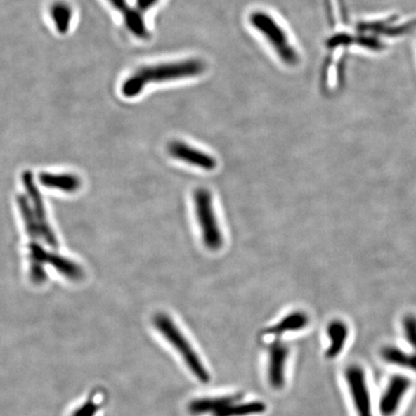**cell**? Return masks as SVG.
<instances>
[{
	"instance_id": "10",
	"label": "cell",
	"mask_w": 416,
	"mask_h": 416,
	"mask_svg": "<svg viewBox=\"0 0 416 416\" xmlns=\"http://www.w3.org/2000/svg\"><path fill=\"white\" fill-rule=\"evenodd\" d=\"M287 346L280 340H275L269 346V365L268 379L274 389H282L285 386V372L288 358Z\"/></svg>"
},
{
	"instance_id": "16",
	"label": "cell",
	"mask_w": 416,
	"mask_h": 416,
	"mask_svg": "<svg viewBox=\"0 0 416 416\" xmlns=\"http://www.w3.org/2000/svg\"><path fill=\"white\" fill-rule=\"evenodd\" d=\"M18 205H19L20 215L25 222L26 234L30 238V240L38 241V239L41 238V231L32 207H31L30 197L25 196V195H19Z\"/></svg>"
},
{
	"instance_id": "22",
	"label": "cell",
	"mask_w": 416,
	"mask_h": 416,
	"mask_svg": "<svg viewBox=\"0 0 416 416\" xmlns=\"http://www.w3.org/2000/svg\"><path fill=\"white\" fill-rule=\"evenodd\" d=\"M108 1L114 9L118 10V11L122 13L126 11L127 8H129L126 0H108Z\"/></svg>"
},
{
	"instance_id": "20",
	"label": "cell",
	"mask_w": 416,
	"mask_h": 416,
	"mask_svg": "<svg viewBox=\"0 0 416 416\" xmlns=\"http://www.w3.org/2000/svg\"><path fill=\"white\" fill-rule=\"evenodd\" d=\"M98 410V405L92 399H90L80 407H78L72 412V416H95L97 415Z\"/></svg>"
},
{
	"instance_id": "19",
	"label": "cell",
	"mask_w": 416,
	"mask_h": 416,
	"mask_svg": "<svg viewBox=\"0 0 416 416\" xmlns=\"http://www.w3.org/2000/svg\"><path fill=\"white\" fill-rule=\"evenodd\" d=\"M404 327L408 342L416 349V317L415 316H405Z\"/></svg>"
},
{
	"instance_id": "5",
	"label": "cell",
	"mask_w": 416,
	"mask_h": 416,
	"mask_svg": "<svg viewBox=\"0 0 416 416\" xmlns=\"http://www.w3.org/2000/svg\"><path fill=\"white\" fill-rule=\"evenodd\" d=\"M238 396L200 398L188 405L192 415L249 416L261 415L266 410L264 402H238Z\"/></svg>"
},
{
	"instance_id": "8",
	"label": "cell",
	"mask_w": 416,
	"mask_h": 416,
	"mask_svg": "<svg viewBox=\"0 0 416 416\" xmlns=\"http://www.w3.org/2000/svg\"><path fill=\"white\" fill-rule=\"evenodd\" d=\"M346 381L349 384L351 395L358 416H373L370 395L365 373L358 365H351L345 371Z\"/></svg>"
},
{
	"instance_id": "7",
	"label": "cell",
	"mask_w": 416,
	"mask_h": 416,
	"mask_svg": "<svg viewBox=\"0 0 416 416\" xmlns=\"http://www.w3.org/2000/svg\"><path fill=\"white\" fill-rule=\"evenodd\" d=\"M22 179L26 193L30 197L34 214H35L36 219H37L39 228H40L41 231V238L45 240L46 243L51 249L56 252L59 247L58 240H57L56 233H53L51 225H49L43 197H41L40 190L38 189L35 181H34L32 173L30 171H25L22 174Z\"/></svg>"
},
{
	"instance_id": "14",
	"label": "cell",
	"mask_w": 416,
	"mask_h": 416,
	"mask_svg": "<svg viewBox=\"0 0 416 416\" xmlns=\"http://www.w3.org/2000/svg\"><path fill=\"white\" fill-rule=\"evenodd\" d=\"M308 317L306 313L301 311L292 312V313L283 317L279 323L269 327L266 331V334L280 337V335L285 334L286 332L300 331V330H303L304 327L308 326Z\"/></svg>"
},
{
	"instance_id": "11",
	"label": "cell",
	"mask_w": 416,
	"mask_h": 416,
	"mask_svg": "<svg viewBox=\"0 0 416 416\" xmlns=\"http://www.w3.org/2000/svg\"><path fill=\"white\" fill-rule=\"evenodd\" d=\"M410 384V379L407 377L400 375L392 377L379 404L382 415L384 416L394 415Z\"/></svg>"
},
{
	"instance_id": "15",
	"label": "cell",
	"mask_w": 416,
	"mask_h": 416,
	"mask_svg": "<svg viewBox=\"0 0 416 416\" xmlns=\"http://www.w3.org/2000/svg\"><path fill=\"white\" fill-rule=\"evenodd\" d=\"M49 15L57 32L66 35L71 30L72 20V9L69 4L63 1H57L49 9Z\"/></svg>"
},
{
	"instance_id": "21",
	"label": "cell",
	"mask_w": 416,
	"mask_h": 416,
	"mask_svg": "<svg viewBox=\"0 0 416 416\" xmlns=\"http://www.w3.org/2000/svg\"><path fill=\"white\" fill-rule=\"evenodd\" d=\"M157 1L158 0H136V8L141 12H145L152 9Z\"/></svg>"
},
{
	"instance_id": "9",
	"label": "cell",
	"mask_w": 416,
	"mask_h": 416,
	"mask_svg": "<svg viewBox=\"0 0 416 416\" xmlns=\"http://www.w3.org/2000/svg\"><path fill=\"white\" fill-rule=\"evenodd\" d=\"M169 153L176 160L204 169L205 171H212L217 166V161L213 156L202 150L191 147L186 143L181 141L171 142L168 147Z\"/></svg>"
},
{
	"instance_id": "6",
	"label": "cell",
	"mask_w": 416,
	"mask_h": 416,
	"mask_svg": "<svg viewBox=\"0 0 416 416\" xmlns=\"http://www.w3.org/2000/svg\"><path fill=\"white\" fill-rule=\"evenodd\" d=\"M194 202L204 246L209 251H219L222 248L223 239L213 207L212 193L205 188L197 189L194 195Z\"/></svg>"
},
{
	"instance_id": "13",
	"label": "cell",
	"mask_w": 416,
	"mask_h": 416,
	"mask_svg": "<svg viewBox=\"0 0 416 416\" xmlns=\"http://www.w3.org/2000/svg\"><path fill=\"white\" fill-rule=\"evenodd\" d=\"M330 345L326 352L327 358H335L342 353L347 342L349 330L342 320H334L327 327Z\"/></svg>"
},
{
	"instance_id": "12",
	"label": "cell",
	"mask_w": 416,
	"mask_h": 416,
	"mask_svg": "<svg viewBox=\"0 0 416 416\" xmlns=\"http://www.w3.org/2000/svg\"><path fill=\"white\" fill-rule=\"evenodd\" d=\"M41 186L49 189L74 193L82 187V181L72 174L41 173L39 176Z\"/></svg>"
},
{
	"instance_id": "1",
	"label": "cell",
	"mask_w": 416,
	"mask_h": 416,
	"mask_svg": "<svg viewBox=\"0 0 416 416\" xmlns=\"http://www.w3.org/2000/svg\"><path fill=\"white\" fill-rule=\"evenodd\" d=\"M207 70V65L201 59L190 58L181 61L152 65L140 67L122 85V95L126 98H134L141 95L145 86L150 83L175 82L202 75Z\"/></svg>"
},
{
	"instance_id": "2",
	"label": "cell",
	"mask_w": 416,
	"mask_h": 416,
	"mask_svg": "<svg viewBox=\"0 0 416 416\" xmlns=\"http://www.w3.org/2000/svg\"><path fill=\"white\" fill-rule=\"evenodd\" d=\"M249 25L274 52L285 66L294 67L300 64V52L293 43L290 32L271 13L254 10L249 15Z\"/></svg>"
},
{
	"instance_id": "17",
	"label": "cell",
	"mask_w": 416,
	"mask_h": 416,
	"mask_svg": "<svg viewBox=\"0 0 416 416\" xmlns=\"http://www.w3.org/2000/svg\"><path fill=\"white\" fill-rule=\"evenodd\" d=\"M123 15L124 25L132 35L141 40L149 38V30L139 9L129 7Z\"/></svg>"
},
{
	"instance_id": "18",
	"label": "cell",
	"mask_w": 416,
	"mask_h": 416,
	"mask_svg": "<svg viewBox=\"0 0 416 416\" xmlns=\"http://www.w3.org/2000/svg\"><path fill=\"white\" fill-rule=\"evenodd\" d=\"M382 356L387 363L416 371V355H408L397 348L386 347L382 351Z\"/></svg>"
},
{
	"instance_id": "4",
	"label": "cell",
	"mask_w": 416,
	"mask_h": 416,
	"mask_svg": "<svg viewBox=\"0 0 416 416\" xmlns=\"http://www.w3.org/2000/svg\"><path fill=\"white\" fill-rule=\"evenodd\" d=\"M153 325L178 352L187 368L201 383L209 382L210 376L197 353L182 334L174 320L166 313H157L153 318Z\"/></svg>"
},
{
	"instance_id": "3",
	"label": "cell",
	"mask_w": 416,
	"mask_h": 416,
	"mask_svg": "<svg viewBox=\"0 0 416 416\" xmlns=\"http://www.w3.org/2000/svg\"><path fill=\"white\" fill-rule=\"evenodd\" d=\"M27 249L30 278L36 285H41L48 279L45 264L51 265L59 274L72 282L82 279V268L75 264L74 260L67 259L56 252L46 251L38 241H30Z\"/></svg>"
}]
</instances>
